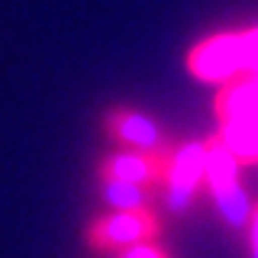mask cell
Instances as JSON below:
<instances>
[{"label": "cell", "mask_w": 258, "mask_h": 258, "mask_svg": "<svg viewBox=\"0 0 258 258\" xmlns=\"http://www.w3.org/2000/svg\"><path fill=\"white\" fill-rule=\"evenodd\" d=\"M190 68L200 78H210V81H223V78L255 71L258 68V29L239 32V36L210 39V42H204L190 55Z\"/></svg>", "instance_id": "obj_1"}, {"label": "cell", "mask_w": 258, "mask_h": 258, "mask_svg": "<svg viewBox=\"0 0 258 258\" xmlns=\"http://www.w3.org/2000/svg\"><path fill=\"white\" fill-rule=\"evenodd\" d=\"M207 177V145L204 142H187L171 155V165L165 171V204L174 213H184L194 204L200 181Z\"/></svg>", "instance_id": "obj_2"}, {"label": "cell", "mask_w": 258, "mask_h": 258, "mask_svg": "<svg viewBox=\"0 0 258 258\" xmlns=\"http://www.w3.org/2000/svg\"><path fill=\"white\" fill-rule=\"evenodd\" d=\"M158 232V220L149 210H113L110 216L97 220L91 226V245L94 248H129L152 239Z\"/></svg>", "instance_id": "obj_3"}, {"label": "cell", "mask_w": 258, "mask_h": 258, "mask_svg": "<svg viewBox=\"0 0 258 258\" xmlns=\"http://www.w3.org/2000/svg\"><path fill=\"white\" fill-rule=\"evenodd\" d=\"M161 174V165L152 152H123L103 165V177L110 181H129V184H152Z\"/></svg>", "instance_id": "obj_4"}, {"label": "cell", "mask_w": 258, "mask_h": 258, "mask_svg": "<svg viewBox=\"0 0 258 258\" xmlns=\"http://www.w3.org/2000/svg\"><path fill=\"white\" fill-rule=\"evenodd\" d=\"M113 129H116L119 139L139 152H158V145H161V129L149 116H142V113H133V110L116 113L113 116Z\"/></svg>", "instance_id": "obj_5"}, {"label": "cell", "mask_w": 258, "mask_h": 258, "mask_svg": "<svg viewBox=\"0 0 258 258\" xmlns=\"http://www.w3.org/2000/svg\"><path fill=\"white\" fill-rule=\"evenodd\" d=\"M236 155L229 152V145H226L223 139H213L207 142V177L204 181H210V190H223L229 187V184H236Z\"/></svg>", "instance_id": "obj_6"}, {"label": "cell", "mask_w": 258, "mask_h": 258, "mask_svg": "<svg viewBox=\"0 0 258 258\" xmlns=\"http://www.w3.org/2000/svg\"><path fill=\"white\" fill-rule=\"evenodd\" d=\"M213 200H216V210L223 213V220L232 226V229H242L248 220H252V200H248V194L242 190V184H229V187L223 190H213Z\"/></svg>", "instance_id": "obj_7"}, {"label": "cell", "mask_w": 258, "mask_h": 258, "mask_svg": "<svg viewBox=\"0 0 258 258\" xmlns=\"http://www.w3.org/2000/svg\"><path fill=\"white\" fill-rule=\"evenodd\" d=\"M100 194L107 200V207L119 210V213H126V210H145V204H149L142 184H129V181H110V177H103Z\"/></svg>", "instance_id": "obj_8"}, {"label": "cell", "mask_w": 258, "mask_h": 258, "mask_svg": "<svg viewBox=\"0 0 258 258\" xmlns=\"http://www.w3.org/2000/svg\"><path fill=\"white\" fill-rule=\"evenodd\" d=\"M119 258H168L161 248H155V245H149V242H139V245H129V248H123V255Z\"/></svg>", "instance_id": "obj_9"}, {"label": "cell", "mask_w": 258, "mask_h": 258, "mask_svg": "<svg viewBox=\"0 0 258 258\" xmlns=\"http://www.w3.org/2000/svg\"><path fill=\"white\" fill-rule=\"evenodd\" d=\"M252 258H258V207L252 210Z\"/></svg>", "instance_id": "obj_10"}]
</instances>
